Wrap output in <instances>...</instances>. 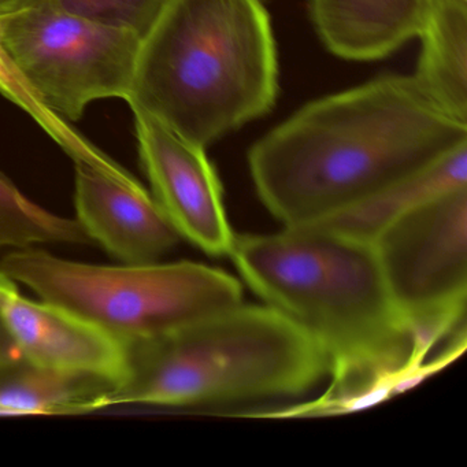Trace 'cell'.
Masks as SVG:
<instances>
[{
	"label": "cell",
	"instance_id": "1",
	"mask_svg": "<svg viewBox=\"0 0 467 467\" xmlns=\"http://www.w3.org/2000/svg\"><path fill=\"white\" fill-rule=\"evenodd\" d=\"M247 285L327 355V392L275 417L366 409L418 384L425 358L385 285L373 244L319 225L236 234L231 254Z\"/></svg>",
	"mask_w": 467,
	"mask_h": 467
},
{
	"label": "cell",
	"instance_id": "2",
	"mask_svg": "<svg viewBox=\"0 0 467 467\" xmlns=\"http://www.w3.org/2000/svg\"><path fill=\"white\" fill-rule=\"evenodd\" d=\"M467 147V124L414 76H385L308 103L259 139L248 165L284 228L314 225Z\"/></svg>",
	"mask_w": 467,
	"mask_h": 467
},
{
	"label": "cell",
	"instance_id": "3",
	"mask_svg": "<svg viewBox=\"0 0 467 467\" xmlns=\"http://www.w3.org/2000/svg\"><path fill=\"white\" fill-rule=\"evenodd\" d=\"M277 78L262 0H168L141 37L128 103L206 149L269 113Z\"/></svg>",
	"mask_w": 467,
	"mask_h": 467
},
{
	"label": "cell",
	"instance_id": "4",
	"mask_svg": "<svg viewBox=\"0 0 467 467\" xmlns=\"http://www.w3.org/2000/svg\"><path fill=\"white\" fill-rule=\"evenodd\" d=\"M124 349L105 409L299 396L330 368L321 347L266 305L240 303Z\"/></svg>",
	"mask_w": 467,
	"mask_h": 467
},
{
	"label": "cell",
	"instance_id": "5",
	"mask_svg": "<svg viewBox=\"0 0 467 467\" xmlns=\"http://www.w3.org/2000/svg\"><path fill=\"white\" fill-rule=\"evenodd\" d=\"M0 272L122 346L243 303V286L234 275L196 262L103 266L29 247L4 256Z\"/></svg>",
	"mask_w": 467,
	"mask_h": 467
},
{
	"label": "cell",
	"instance_id": "6",
	"mask_svg": "<svg viewBox=\"0 0 467 467\" xmlns=\"http://www.w3.org/2000/svg\"><path fill=\"white\" fill-rule=\"evenodd\" d=\"M140 37L26 0L0 13V43L46 108L78 121L89 103L130 99Z\"/></svg>",
	"mask_w": 467,
	"mask_h": 467
},
{
	"label": "cell",
	"instance_id": "7",
	"mask_svg": "<svg viewBox=\"0 0 467 467\" xmlns=\"http://www.w3.org/2000/svg\"><path fill=\"white\" fill-rule=\"evenodd\" d=\"M371 244L415 351L428 355L441 338L466 329L467 187L399 215Z\"/></svg>",
	"mask_w": 467,
	"mask_h": 467
},
{
	"label": "cell",
	"instance_id": "8",
	"mask_svg": "<svg viewBox=\"0 0 467 467\" xmlns=\"http://www.w3.org/2000/svg\"><path fill=\"white\" fill-rule=\"evenodd\" d=\"M132 111L139 155L155 201L180 237L207 255L229 256L236 234L226 215L223 185L203 147L144 111Z\"/></svg>",
	"mask_w": 467,
	"mask_h": 467
},
{
	"label": "cell",
	"instance_id": "9",
	"mask_svg": "<svg viewBox=\"0 0 467 467\" xmlns=\"http://www.w3.org/2000/svg\"><path fill=\"white\" fill-rule=\"evenodd\" d=\"M0 306L23 358L34 365L116 382L124 370L119 341L76 314L21 296L16 281L0 272Z\"/></svg>",
	"mask_w": 467,
	"mask_h": 467
},
{
	"label": "cell",
	"instance_id": "10",
	"mask_svg": "<svg viewBox=\"0 0 467 467\" xmlns=\"http://www.w3.org/2000/svg\"><path fill=\"white\" fill-rule=\"evenodd\" d=\"M75 204L81 228L124 264H149L179 243L171 221L140 182L76 163Z\"/></svg>",
	"mask_w": 467,
	"mask_h": 467
},
{
	"label": "cell",
	"instance_id": "11",
	"mask_svg": "<svg viewBox=\"0 0 467 467\" xmlns=\"http://www.w3.org/2000/svg\"><path fill=\"white\" fill-rule=\"evenodd\" d=\"M433 0H308L325 47L344 59L376 61L420 36Z\"/></svg>",
	"mask_w": 467,
	"mask_h": 467
},
{
	"label": "cell",
	"instance_id": "12",
	"mask_svg": "<svg viewBox=\"0 0 467 467\" xmlns=\"http://www.w3.org/2000/svg\"><path fill=\"white\" fill-rule=\"evenodd\" d=\"M414 78L445 113L467 124V0H433Z\"/></svg>",
	"mask_w": 467,
	"mask_h": 467
},
{
	"label": "cell",
	"instance_id": "13",
	"mask_svg": "<svg viewBox=\"0 0 467 467\" xmlns=\"http://www.w3.org/2000/svg\"><path fill=\"white\" fill-rule=\"evenodd\" d=\"M113 381L21 359L0 366V415L80 414L105 409Z\"/></svg>",
	"mask_w": 467,
	"mask_h": 467
},
{
	"label": "cell",
	"instance_id": "14",
	"mask_svg": "<svg viewBox=\"0 0 467 467\" xmlns=\"http://www.w3.org/2000/svg\"><path fill=\"white\" fill-rule=\"evenodd\" d=\"M462 187H467V147L379 195L314 225L371 243L399 215L434 196Z\"/></svg>",
	"mask_w": 467,
	"mask_h": 467
},
{
	"label": "cell",
	"instance_id": "15",
	"mask_svg": "<svg viewBox=\"0 0 467 467\" xmlns=\"http://www.w3.org/2000/svg\"><path fill=\"white\" fill-rule=\"evenodd\" d=\"M46 244H92L78 220L54 214L26 198L0 173V250Z\"/></svg>",
	"mask_w": 467,
	"mask_h": 467
},
{
	"label": "cell",
	"instance_id": "16",
	"mask_svg": "<svg viewBox=\"0 0 467 467\" xmlns=\"http://www.w3.org/2000/svg\"><path fill=\"white\" fill-rule=\"evenodd\" d=\"M0 94L17 105L21 110L26 111L75 161V163L94 166L122 182H138L122 166L114 162L105 152L100 151L98 147L83 138L75 128L70 127L69 122L46 108L45 103L18 73L17 67L7 56L2 43H0Z\"/></svg>",
	"mask_w": 467,
	"mask_h": 467
},
{
	"label": "cell",
	"instance_id": "17",
	"mask_svg": "<svg viewBox=\"0 0 467 467\" xmlns=\"http://www.w3.org/2000/svg\"><path fill=\"white\" fill-rule=\"evenodd\" d=\"M64 12L143 37L168 0H51Z\"/></svg>",
	"mask_w": 467,
	"mask_h": 467
},
{
	"label": "cell",
	"instance_id": "18",
	"mask_svg": "<svg viewBox=\"0 0 467 467\" xmlns=\"http://www.w3.org/2000/svg\"><path fill=\"white\" fill-rule=\"evenodd\" d=\"M21 359H24L23 354L7 327L2 313V306H0V366L12 365Z\"/></svg>",
	"mask_w": 467,
	"mask_h": 467
},
{
	"label": "cell",
	"instance_id": "19",
	"mask_svg": "<svg viewBox=\"0 0 467 467\" xmlns=\"http://www.w3.org/2000/svg\"><path fill=\"white\" fill-rule=\"evenodd\" d=\"M23 2H26V0H0V13L18 6V5L23 4Z\"/></svg>",
	"mask_w": 467,
	"mask_h": 467
},
{
	"label": "cell",
	"instance_id": "20",
	"mask_svg": "<svg viewBox=\"0 0 467 467\" xmlns=\"http://www.w3.org/2000/svg\"><path fill=\"white\" fill-rule=\"evenodd\" d=\"M262 2H266V0H262Z\"/></svg>",
	"mask_w": 467,
	"mask_h": 467
}]
</instances>
